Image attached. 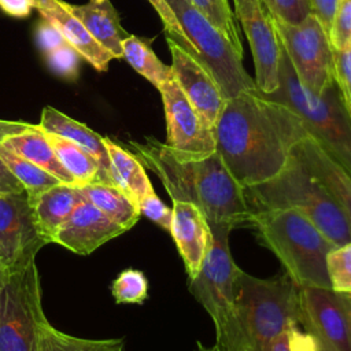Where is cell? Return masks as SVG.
<instances>
[{
    "mask_svg": "<svg viewBox=\"0 0 351 351\" xmlns=\"http://www.w3.org/2000/svg\"><path fill=\"white\" fill-rule=\"evenodd\" d=\"M170 234L184 261L188 280L195 278L210 251L213 232L203 211L188 202H173Z\"/></svg>",
    "mask_w": 351,
    "mask_h": 351,
    "instance_id": "e0dca14e",
    "label": "cell"
},
{
    "mask_svg": "<svg viewBox=\"0 0 351 351\" xmlns=\"http://www.w3.org/2000/svg\"><path fill=\"white\" fill-rule=\"evenodd\" d=\"M300 325H292L288 329V341L291 351H321L317 339L299 328Z\"/></svg>",
    "mask_w": 351,
    "mask_h": 351,
    "instance_id": "ab89813d",
    "label": "cell"
},
{
    "mask_svg": "<svg viewBox=\"0 0 351 351\" xmlns=\"http://www.w3.org/2000/svg\"><path fill=\"white\" fill-rule=\"evenodd\" d=\"M239 19L250 44L255 66V85L263 95L278 89L280 40L271 14L263 0H233Z\"/></svg>",
    "mask_w": 351,
    "mask_h": 351,
    "instance_id": "7c38bea8",
    "label": "cell"
},
{
    "mask_svg": "<svg viewBox=\"0 0 351 351\" xmlns=\"http://www.w3.org/2000/svg\"><path fill=\"white\" fill-rule=\"evenodd\" d=\"M158 90L166 118L165 144L184 156H206L217 151L214 128L189 103L174 78L171 77Z\"/></svg>",
    "mask_w": 351,
    "mask_h": 351,
    "instance_id": "4fadbf2b",
    "label": "cell"
},
{
    "mask_svg": "<svg viewBox=\"0 0 351 351\" xmlns=\"http://www.w3.org/2000/svg\"><path fill=\"white\" fill-rule=\"evenodd\" d=\"M78 188L84 199L90 202L125 232L132 229L141 217L138 204L112 184L92 182Z\"/></svg>",
    "mask_w": 351,
    "mask_h": 351,
    "instance_id": "cb8c5ba5",
    "label": "cell"
},
{
    "mask_svg": "<svg viewBox=\"0 0 351 351\" xmlns=\"http://www.w3.org/2000/svg\"><path fill=\"white\" fill-rule=\"evenodd\" d=\"M16 192H23V188L18 182V180L12 176V173L8 170L7 165L4 163L0 155V193H16Z\"/></svg>",
    "mask_w": 351,
    "mask_h": 351,
    "instance_id": "7bdbcfd3",
    "label": "cell"
},
{
    "mask_svg": "<svg viewBox=\"0 0 351 351\" xmlns=\"http://www.w3.org/2000/svg\"><path fill=\"white\" fill-rule=\"evenodd\" d=\"M308 3H310L311 12L319 19L321 25L324 26L325 32L329 36L339 0H308Z\"/></svg>",
    "mask_w": 351,
    "mask_h": 351,
    "instance_id": "60d3db41",
    "label": "cell"
},
{
    "mask_svg": "<svg viewBox=\"0 0 351 351\" xmlns=\"http://www.w3.org/2000/svg\"><path fill=\"white\" fill-rule=\"evenodd\" d=\"M125 230L86 199H81L55 234L53 243L78 255H89Z\"/></svg>",
    "mask_w": 351,
    "mask_h": 351,
    "instance_id": "2e32d148",
    "label": "cell"
},
{
    "mask_svg": "<svg viewBox=\"0 0 351 351\" xmlns=\"http://www.w3.org/2000/svg\"><path fill=\"white\" fill-rule=\"evenodd\" d=\"M111 292L118 304H143L148 298V280L141 270L126 269L114 280Z\"/></svg>",
    "mask_w": 351,
    "mask_h": 351,
    "instance_id": "4dcf8cb0",
    "label": "cell"
},
{
    "mask_svg": "<svg viewBox=\"0 0 351 351\" xmlns=\"http://www.w3.org/2000/svg\"><path fill=\"white\" fill-rule=\"evenodd\" d=\"M59 162L73 177L75 186L100 182V169L97 162L81 147L58 134L44 132Z\"/></svg>",
    "mask_w": 351,
    "mask_h": 351,
    "instance_id": "484cf974",
    "label": "cell"
},
{
    "mask_svg": "<svg viewBox=\"0 0 351 351\" xmlns=\"http://www.w3.org/2000/svg\"><path fill=\"white\" fill-rule=\"evenodd\" d=\"M248 226L298 287L330 288L326 256L336 244L306 215L292 208L254 211Z\"/></svg>",
    "mask_w": 351,
    "mask_h": 351,
    "instance_id": "3957f363",
    "label": "cell"
},
{
    "mask_svg": "<svg viewBox=\"0 0 351 351\" xmlns=\"http://www.w3.org/2000/svg\"><path fill=\"white\" fill-rule=\"evenodd\" d=\"M43 351H125V343L123 339H81L48 324L44 329Z\"/></svg>",
    "mask_w": 351,
    "mask_h": 351,
    "instance_id": "f1b7e54d",
    "label": "cell"
},
{
    "mask_svg": "<svg viewBox=\"0 0 351 351\" xmlns=\"http://www.w3.org/2000/svg\"><path fill=\"white\" fill-rule=\"evenodd\" d=\"M122 58L156 89L173 77L170 66H166L155 55L151 45L137 36L128 34L122 41Z\"/></svg>",
    "mask_w": 351,
    "mask_h": 351,
    "instance_id": "4316f807",
    "label": "cell"
},
{
    "mask_svg": "<svg viewBox=\"0 0 351 351\" xmlns=\"http://www.w3.org/2000/svg\"><path fill=\"white\" fill-rule=\"evenodd\" d=\"M213 243L199 274L188 280L192 296L210 315L215 326V346L234 351L237 329L234 321V263L229 250L230 228L211 226Z\"/></svg>",
    "mask_w": 351,
    "mask_h": 351,
    "instance_id": "ba28073f",
    "label": "cell"
},
{
    "mask_svg": "<svg viewBox=\"0 0 351 351\" xmlns=\"http://www.w3.org/2000/svg\"><path fill=\"white\" fill-rule=\"evenodd\" d=\"M1 145L18 156L44 169L60 182L75 185L73 177L59 162L44 130L38 125H34L26 132L8 137L1 143Z\"/></svg>",
    "mask_w": 351,
    "mask_h": 351,
    "instance_id": "603a6c76",
    "label": "cell"
},
{
    "mask_svg": "<svg viewBox=\"0 0 351 351\" xmlns=\"http://www.w3.org/2000/svg\"><path fill=\"white\" fill-rule=\"evenodd\" d=\"M321 351H322V350H321Z\"/></svg>",
    "mask_w": 351,
    "mask_h": 351,
    "instance_id": "f907efd6",
    "label": "cell"
},
{
    "mask_svg": "<svg viewBox=\"0 0 351 351\" xmlns=\"http://www.w3.org/2000/svg\"><path fill=\"white\" fill-rule=\"evenodd\" d=\"M335 81L341 92L344 103L351 106V45L344 49H333Z\"/></svg>",
    "mask_w": 351,
    "mask_h": 351,
    "instance_id": "74e56055",
    "label": "cell"
},
{
    "mask_svg": "<svg viewBox=\"0 0 351 351\" xmlns=\"http://www.w3.org/2000/svg\"><path fill=\"white\" fill-rule=\"evenodd\" d=\"M346 295V293H344ZM346 298H347V300H348V304H350V307H351V295H346Z\"/></svg>",
    "mask_w": 351,
    "mask_h": 351,
    "instance_id": "7dc6e473",
    "label": "cell"
},
{
    "mask_svg": "<svg viewBox=\"0 0 351 351\" xmlns=\"http://www.w3.org/2000/svg\"><path fill=\"white\" fill-rule=\"evenodd\" d=\"M280 51L278 89L266 96L293 110L308 133L351 174V118L336 81L319 95L307 90L298 80L281 43Z\"/></svg>",
    "mask_w": 351,
    "mask_h": 351,
    "instance_id": "8992f818",
    "label": "cell"
},
{
    "mask_svg": "<svg viewBox=\"0 0 351 351\" xmlns=\"http://www.w3.org/2000/svg\"><path fill=\"white\" fill-rule=\"evenodd\" d=\"M45 244L26 192L0 193V266L36 259Z\"/></svg>",
    "mask_w": 351,
    "mask_h": 351,
    "instance_id": "5bb4252c",
    "label": "cell"
},
{
    "mask_svg": "<svg viewBox=\"0 0 351 351\" xmlns=\"http://www.w3.org/2000/svg\"><path fill=\"white\" fill-rule=\"evenodd\" d=\"M49 69L59 77L73 80L77 77L80 53L69 44H64L48 53H44Z\"/></svg>",
    "mask_w": 351,
    "mask_h": 351,
    "instance_id": "836d02e7",
    "label": "cell"
},
{
    "mask_svg": "<svg viewBox=\"0 0 351 351\" xmlns=\"http://www.w3.org/2000/svg\"><path fill=\"white\" fill-rule=\"evenodd\" d=\"M346 107H347V111H348V114H350V118H351V106L346 104Z\"/></svg>",
    "mask_w": 351,
    "mask_h": 351,
    "instance_id": "c3c4849f",
    "label": "cell"
},
{
    "mask_svg": "<svg viewBox=\"0 0 351 351\" xmlns=\"http://www.w3.org/2000/svg\"><path fill=\"white\" fill-rule=\"evenodd\" d=\"M151 3V5L155 8V11L158 12V15L160 16L163 26H165V33L167 38L174 40L176 43H178L185 51H188L192 56H195L199 62V53L196 51V48L193 47V44L189 41V38L185 36L181 25L178 23L173 10L170 8L167 0H148Z\"/></svg>",
    "mask_w": 351,
    "mask_h": 351,
    "instance_id": "d6a6232c",
    "label": "cell"
},
{
    "mask_svg": "<svg viewBox=\"0 0 351 351\" xmlns=\"http://www.w3.org/2000/svg\"><path fill=\"white\" fill-rule=\"evenodd\" d=\"M138 208L141 215L147 217L149 221H152L155 225L162 228L163 230L170 233L171 228V219H173V210L167 207L155 193V191H151L147 193L143 199L138 200Z\"/></svg>",
    "mask_w": 351,
    "mask_h": 351,
    "instance_id": "d590c367",
    "label": "cell"
},
{
    "mask_svg": "<svg viewBox=\"0 0 351 351\" xmlns=\"http://www.w3.org/2000/svg\"><path fill=\"white\" fill-rule=\"evenodd\" d=\"M36 37H37V43L44 53H48V52L67 44V41L64 40L62 33L52 23H49L45 19L43 22H40V25L37 26Z\"/></svg>",
    "mask_w": 351,
    "mask_h": 351,
    "instance_id": "f35d334b",
    "label": "cell"
},
{
    "mask_svg": "<svg viewBox=\"0 0 351 351\" xmlns=\"http://www.w3.org/2000/svg\"><path fill=\"white\" fill-rule=\"evenodd\" d=\"M38 126L44 132L64 137L86 151L99 165L100 182L111 184V163L104 137L49 106L43 108Z\"/></svg>",
    "mask_w": 351,
    "mask_h": 351,
    "instance_id": "ffe728a7",
    "label": "cell"
},
{
    "mask_svg": "<svg viewBox=\"0 0 351 351\" xmlns=\"http://www.w3.org/2000/svg\"><path fill=\"white\" fill-rule=\"evenodd\" d=\"M129 147L144 167L159 178L171 202L197 206L210 226L232 230L248 226L254 211L244 188L229 173L217 151L206 156H184L151 136L143 141H129Z\"/></svg>",
    "mask_w": 351,
    "mask_h": 351,
    "instance_id": "7a4b0ae2",
    "label": "cell"
},
{
    "mask_svg": "<svg viewBox=\"0 0 351 351\" xmlns=\"http://www.w3.org/2000/svg\"><path fill=\"white\" fill-rule=\"evenodd\" d=\"M244 193L252 211L292 208L306 215L333 244L351 241V226L346 214L295 151L276 177L244 188Z\"/></svg>",
    "mask_w": 351,
    "mask_h": 351,
    "instance_id": "5b68a950",
    "label": "cell"
},
{
    "mask_svg": "<svg viewBox=\"0 0 351 351\" xmlns=\"http://www.w3.org/2000/svg\"><path fill=\"white\" fill-rule=\"evenodd\" d=\"M291 328V326H289ZM288 328V329H289ZM288 329L277 335L269 344L267 351H291L289 350V341H288Z\"/></svg>",
    "mask_w": 351,
    "mask_h": 351,
    "instance_id": "f6af8a7d",
    "label": "cell"
},
{
    "mask_svg": "<svg viewBox=\"0 0 351 351\" xmlns=\"http://www.w3.org/2000/svg\"><path fill=\"white\" fill-rule=\"evenodd\" d=\"M326 270L330 289L351 295V241L335 245L326 256Z\"/></svg>",
    "mask_w": 351,
    "mask_h": 351,
    "instance_id": "1f68e13d",
    "label": "cell"
},
{
    "mask_svg": "<svg viewBox=\"0 0 351 351\" xmlns=\"http://www.w3.org/2000/svg\"><path fill=\"white\" fill-rule=\"evenodd\" d=\"M111 163V184L126 192L136 203L154 191L144 165L130 151L104 137Z\"/></svg>",
    "mask_w": 351,
    "mask_h": 351,
    "instance_id": "d4e9b609",
    "label": "cell"
},
{
    "mask_svg": "<svg viewBox=\"0 0 351 351\" xmlns=\"http://www.w3.org/2000/svg\"><path fill=\"white\" fill-rule=\"evenodd\" d=\"M66 5L101 47L110 51L115 59L122 58V41L128 33L121 26L119 15L110 0H90L84 5L66 3Z\"/></svg>",
    "mask_w": 351,
    "mask_h": 351,
    "instance_id": "44dd1931",
    "label": "cell"
},
{
    "mask_svg": "<svg viewBox=\"0 0 351 351\" xmlns=\"http://www.w3.org/2000/svg\"><path fill=\"white\" fill-rule=\"evenodd\" d=\"M34 8L41 16L52 23L85 60H88L97 71H106L114 55L101 47L86 30L82 22L70 12L63 0H36Z\"/></svg>",
    "mask_w": 351,
    "mask_h": 351,
    "instance_id": "d6986e66",
    "label": "cell"
},
{
    "mask_svg": "<svg viewBox=\"0 0 351 351\" xmlns=\"http://www.w3.org/2000/svg\"><path fill=\"white\" fill-rule=\"evenodd\" d=\"M308 134L293 110L258 89L226 99L214 126L215 149L243 188L276 177Z\"/></svg>",
    "mask_w": 351,
    "mask_h": 351,
    "instance_id": "6da1fadb",
    "label": "cell"
},
{
    "mask_svg": "<svg viewBox=\"0 0 351 351\" xmlns=\"http://www.w3.org/2000/svg\"><path fill=\"white\" fill-rule=\"evenodd\" d=\"M192 4L206 16V19L226 38L232 48L244 55L241 38L236 25V15L233 14L229 0H191Z\"/></svg>",
    "mask_w": 351,
    "mask_h": 351,
    "instance_id": "f546056e",
    "label": "cell"
},
{
    "mask_svg": "<svg viewBox=\"0 0 351 351\" xmlns=\"http://www.w3.org/2000/svg\"><path fill=\"white\" fill-rule=\"evenodd\" d=\"M271 15L288 23L302 22L310 12L308 0H263Z\"/></svg>",
    "mask_w": 351,
    "mask_h": 351,
    "instance_id": "8d00e7d4",
    "label": "cell"
},
{
    "mask_svg": "<svg viewBox=\"0 0 351 351\" xmlns=\"http://www.w3.org/2000/svg\"><path fill=\"white\" fill-rule=\"evenodd\" d=\"M333 49L351 45V0H339L329 33Z\"/></svg>",
    "mask_w": 351,
    "mask_h": 351,
    "instance_id": "e575fe53",
    "label": "cell"
},
{
    "mask_svg": "<svg viewBox=\"0 0 351 351\" xmlns=\"http://www.w3.org/2000/svg\"><path fill=\"white\" fill-rule=\"evenodd\" d=\"M185 36L199 53L200 63L218 82L225 99L243 90L258 89L255 81L226 38L206 19L191 0H167Z\"/></svg>",
    "mask_w": 351,
    "mask_h": 351,
    "instance_id": "9c48e42d",
    "label": "cell"
},
{
    "mask_svg": "<svg viewBox=\"0 0 351 351\" xmlns=\"http://www.w3.org/2000/svg\"><path fill=\"white\" fill-rule=\"evenodd\" d=\"M34 1H36V0H34Z\"/></svg>",
    "mask_w": 351,
    "mask_h": 351,
    "instance_id": "681fc988",
    "label": "cell"
},
{
    "mask_svg": "<svg viewBox=\"0 0 351 351\" xmlns=\"http://www.w3.org/2000/svg\"><path fill=\"white\" fill-rule=\"evenodd\" d=\"M81 199L78 186L59 182L30 202L37 229L47 244L53 243L56 232Z\"/></svg>",
    "mask_w": 351,
    "mask_h": 351,
    "instance_id": "7402d4cb",
    "label": "cell"
},
{
    "mask_svg": "<svg viewBox=\"0 0 351 351\" xmlns=\"http://www.w3.org/2000/svg\"><path fill=\"white\" fill-rule=\"evenodd\" d=\"M34 125L27 123V122H18V121H4L0 119V144L7 140L11 136L19 134L22 132L29 130Z\"/></svg>",
    "mask_w": 351,
    "mask_h": 351,
    "instance_id": "ee69618b",
    "label": "cell"
},
{
    "mask_svg": "<svg viewBox=\"0 0 351 351\" xmlns=\"http://www.w3.org/2000/svg\"><path fill=\"white\" fill-rule=\"evenodd\" d=\"M195 351H222V350H219L215 344H214V346L207 347V346L202 344L200 341H197V343H196V350H195Z\"/></svg>",
    "mask_w": 351,
    "mask_h": 351,
    "instance_id": "bcb514c9",
    "label": "cell"
},
{
    "mask_svg": "<svg viewBox=\"0 0 351 351\" xmlns=\"http://www.w3.org/2000/svg\"><path fill=\"white\" fill-rule=\"evenodd\" d=\"M0 7L12 16H27L34 8V0H0Z\"/></svg>",
    "mask_w": 351,
    "mask_h": 351,
    "instance_id": "b9f144b4",
    "label": "cell"
},
{
    "mask_svg": "<svg viewBox=\"0 0 351 351\" xmlns=\"http://www.w3.org/2000/svg\"><path fill=\"white\" fill-rule=\"evenodd\" d=\"M271 19L300 84L315 95L322 93L335 81V59L330 38L319 19L313 12L299 23H288L274 15Z\"/></svg>",
    "mask_w": 351,
    "mask_h": 351,
    "instance_id": "30bf717a",
    "label": "cell"
},
{
    "mask_svg": "<svg viewBox=\"0 0 351 351\" xmlns=\"http://www.w3.org/2000/svg\"><path fill=\"white\" fill-rule=\"evenodd\" d=\"M299 325L322 351H351V307L344 293L330 288L298 287Z\"/></svg>",
    "mask_w": 351,
    "mask_h": 351,
    "instance_id": "8fae6325",
    "label": "cell"
},
{
    "mask_svg": "<svg viewBox=\"0 0 351 351\" xmlns=\"http://www.w3.org/2000/svg\"><path fill=\"white\" fill-rule=\"evenodd\" d=\"M48 324L36 259L0 266V351H43Z\"/></svg>",
    "mask_w": 351,
    "mask_h": 351,
    "instance_id": "52a82bcc",
    "label": "cell"
},
{
    "mask_svg": "<svg viewBox=\"0 0 351 351\" xmlns=\"http://www.w3.org/2000/svg\"><path fill=\"white\" fill-rule=\"evenodd\" d=\"M302 163L346 214L351 226V174L311 134L293 148Z\"/></svg>",
    "mask_w": 351,
    "mask_h": 351,
    "instance_id": "ac0fdd59",
    "label": "cell"
},
{
    "mask_svg": "<svg viewBox=\"0 0 351 351\" xmlns=\"http://www.w3.org/2000/svg\"><path fill=\"white\" fill-rule=\"evenodd\" d=\"M171 53V75L189 103L214 128L225 106V96L210 71L178 43L167 38Z\"/></svg>",
    "mask_w": 351,
    "mask_h": 351,
    "instance_id": "9a60e30c",
    "label": "cell"
},
{
    "mask_svg": "<svg viewBox=\"0 0 351 351\" xmlns=\"http://www.w3.org/2000/svg\"><path fill=\"white\" fill-rule=\"evenodd\" d=\"M234 321V351H267L277 335L292 325H299L298 285L285 273L259 278L237 266Z\"/></svg>",
    "mask_w": 351,
    "mask_h": 351,
    "instance_id": "277c9868",
    "label": "cell"
},
{
    "mask_svg": "<svg viewBox=\"0 0 351 351\" xmlns=\"http://www.w3.org/2000/svg\"><path fill=\"white\" fill-rule=\"evenodd\" d=\"M0 155L4 160V163L7 165L8 170L22 185L23 191L27 195L29 202H33L43 192H45L47 189H49L60 182L56 177H53L44 169L18 156L16 154L11 152L1 144H0Z\"/></svg>",
    "mask_w": 351,
    "mask_h": 351,
    "instance_id": "83f0119b",
    "label": "cell"
}]
</instances>
